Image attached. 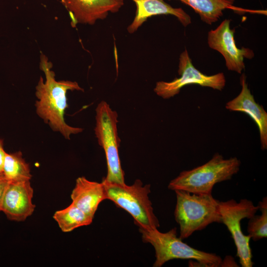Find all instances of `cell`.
I'll return each instance as SVG.
<instances>
[{
    "instance_id": "4fadbf2b",
    "label": "cell",
    "mask_w": 267,
    "mask_h": 267,
    "mask_svg": "<svg viewBox=\"0 0 267 267\" xmlns=\"http://www.w3.org/2000/svg\"><path fill=\"white\" fill-rule=\"evenodd\" d=\"M135 4V15L133 22L127 28L130 34H133L152 16L171 15L186 27L191 23L190 16L181 8H175L164 0H132Z\"/></svg>"
},
{
    "instance_id": "d6986e66",
    "label": "cell",
    "mask_w": 267,
    "mask_h": 267,
    "mask_svg": "<svg viewBox=\"0 0 267 267\" xmlns=\"http://www.w3.org/2000/svg\"><path fill=\"white\" fill-rule=\"evenodd\" d=\"M8 183L2 175L0 176V211H1L3 198Z\"/></svg>"
},
{
    "instance_id": "7c38bea8",
    "label": "cell",
    "mask_w": 267,
    "mask_h": 267,
    "mask_svg": "<svg viewBox=\"0 0 267 267\" xmlns=\"http://www.w3.org/2000/svg\"><path fill=\"white\" fill-rule=\"evenodd\" d=\"M242 87L239 94L227 102L225 108L233 111L244 112L248 115L258 126L260 132L261 149H267V113L262 105L255 101L248 88L246 77L242 74L240 79Z\"/></svg>"
},
{
    "instance_id": "e0dca14e",
    "label": "cell",
    "mask_w": 267,
    "mask_h": 267,
    "mask_svg": "<svg viewBox=\"0 0 267 267\" xmlns=\"http://www.w3.org/2000/svg\"><path fill=\"white\" fill-rule=\"evenodd\" d=\"M2 175L9 182L30 180L32 175L29 165L20 151L6 153Z\"/></svg>"
},
{
    "instance_id": "277c9868",
    "label": "cell",
    "mask_w": 267,
    "mask_h": 267,
    "mask_svg": "<svg viewBox=\"0 0 267 267\" xmlns=\"http://www.w3.org/2000/svg\"><path fill=\"white\" fill-rule=\"evenodd\" d=\"M175 191L177 203L174 216L179 226L180 239L187 238L213 222L221 223L219 201L212 194H196L181 190Z\"/></svg>"
},
{
    "instance_id": "2e32d148",
    "label": "cell",
    "mask_w": 267,
    "mask_h": 267,
    "mask_svg": "<svg viewBox=\"0 0 267 267\" xmlns=\"http://www.w3.org/2000/svg\"><path fill=\"white\" fill-rule=\"evenodd\" d=\"M61 230L68 232L85 225L90 224L93 218L86 214L73 203L66 208L57 211L53 216Z\"/></svg>"
},
{
    "instance_id": "5bb4252c",
    "label": "cell",
    "mask_w": 267,
    "mask_h": 267,
    "mask_svg": "<svg viewBox=\"0 0 267 267\" xmlns=\"http://www.w3.org/2000/svg\"><path fill=\"white\" fill-rule=\"evenodd\" d=\"M71 198L72 203L93 218L99 204L106 199L102 182L90 181L84 177L76 179Z\"/></svg>"
},
{
    "instance_id": "6da1fadb",
    "label": "cell",
    "mask_w": 267,
    "mask_h": 267,
    "mask_svg": "<svg viewBox=\"0 0 267 267\" xmlns=\"http://www.w3.org/2000/svg\"><path fill=\"white\" fill-rule=\"evenodd\" d=\"M40 68L44 73L45 80L44 81L41 77L36 87L37 114L53 131L70 139L72 134H78L83 129L70 126L65 122L67 93L68 90L84 91V89L76 82L56 81L55 73L51 70L52 64L43 53L40 56Z\"/></svg>"
},
{
    "instance_id": "3957f363",
    "label": "cell",
    "mask_w": 267,
    "mask_h": 267,
    "mask_svg": "<svg viewBox=\"0 0 267 267\" xmlns=\"http://www.w3.org/2000/svg\"><path fill=\"white\" fill-rule=\"evenodd\" d=\"M144 242L151 244L155 251L154 267H161L173 259L194 260L201 267H222V259L215 253H208L194 248L183 242L177 236V228L161 232L158 228H139Z\"/></svg>"
},
{
    "instance_id": "8fae6325",
    "label": "cell",
    "mask_w": 267,
    "mask_h": 267,
    "mask_svg": "<svg viewBox=\"0 0 267 267\" xmlns=\"http://www.w3.org/2000/svg\"><path fill=\"white\" fill-rule=\"evenodd\" d=\"M34 190L30 180L9 182L2 204V211L11 221L23 222L34 212Z\"/></svg>"
},
{
    "instance_id": "ffe728a7",
    "label": "cell",
    "mask_w": 267,
    "mask_h": 267,
    "mask_svg": "<svg viewBox=\"0 0 267 267\" xmlns=\"http://www.w3.org/2000/svg\"><path fill=\"white\" fill-rule=\"evenodd\" d=\"M6 152L3 149V141L0 138V176L2 175V168Z\"/></svg>"
},
{
    "instance_id": "30bf717a",
    "label": "cell",
    "mask_w": 267,
    "mask_h": 267,
    "mask_svg": "<svg viewBox=\"0 0 267 267\" xmlns=\"http://www.w3.org/2000/svg\"><path fill=\"white\" fill-rule=\"evenodd\" d=\"M69 12L72 26L93 25L105 19L109 13H116L124 5V0H61Z\"/></svg>"
},
{
    "instance_id": "9c48e42d",
    "label": "cell",
    "mask_w": 267,
    "mask_h": 267,
    "mask_svg": "<svg viewBox=\"0 0 267 267\" xmlns=\"http://www.w3.org/2000/svg\"><path fill=\"white\" fill-rule=\"evenodd\" d=\"M230 20L224 19L215 29L210 30L208 44L210 48L223 56L228 70L241 74L245 68L244 58L252 59L254 53L250 48L237 47L234 36L235 30L230 28Z\"/></svg>"
},
{
    "instance_id": "ac0fdd59",
    "label": "cell",
    "mask_w": 267,
    "mask_h": 267,
    "mask_svg": "<svg viewBox=\"0 0 267 267\" xmlns=\"http://www.w3.org/2000/svg\"><path fill=\"white\" fill-rule=\"evenodd\" d=\"M262 213L249 219L247 231L251 239L257 241L267 236V198L265 197L258 204Z\"/></svg>"
},
{
    "instance_id": "9a60e30c",
    "label": "cell",
    "mask_w": 267,
    "mask_h": 267,
    "mask_svg": "<svg viewBox=\"0 0 267 267\" xmlns=\"http://www.w3.org/2000/svg\"><path fill=\"white\" fill-rule=\"evenodd\" d=\"M190 6L199 14L201 20L209 25L215 23L226 9L242 11L233 6L235 0H178Z\"/></svg>"
},
{
    "instance_id": "8992f818",
    "label": "cell",
    "mask_w": 267,
    "mask_h": 267,
    "mask_svg": "<svg viewBox=\"0 0 267 267\" xmlns=\"http://www.w3.org/2000/svg\"><path fill=\"white\" fill-rule=\"evenodd\" d=\"M95 111V134L104 150L107 166V174L104 178L108 181L124 183V173L119 155L120 140L117 129L118 114L104 101L98 104Z\"/></svg>"
},
{
    "instance_id": "5b68a950",
    "label": "cell",
    "mask_w": 267,
    "mask_h": 267,
    "mask_svg": "<svg viewBox=\"0 0 267 267\" xmlns=\"http://www.w3.org/2000/svg\"><path fill=\"white\" fill-rule=\"evenodd\" d=\"M106 199L128 212L133 218L134 223L139 228L152 229L159 227V222L154 214L148 194L150 185H143L139 179L128 185L108 181L103 178Z\"/></svg>"
},
{
    "instance_id": "7a4b0ae2",
    "label": "cell",
    "mask_w": 267,
    "mask_h": 267,
    "mask_svg": "<svg viewBox=\"0 0 267 267\" xmlns=\"http://www.w3.org/2000/svg\"><path fill=\"white\" fill-rule=\"evenodd\" d=\"M240 164L236 157L224 159L222 155L216 153L205 164L181 172L170 182L168 188L196 194H211L216 183L231 179L238 172Z\"/></svg>"
},
{
    "instance_id": "52a82bcc",
    "label": "cell",
    "mask_w": 267,
    "mask_h": 267,
    "mask_svg": "<svg viewBox=\"0 0 267 267\" xmlns=\"http://www.w3.org/2000/svg\"><path fill=\"white\" fill-rule=\"evenodd\" d=\"M221 223L224 224L230 233L236 248V256L242 267H252L253 265L252 254L250 246L251 238L243 234L241 228V221L250 219L259 210L258 205L247 199L239 202L234 199L219 201Z\"/></svg>"
},
{
    "instance_id": "ba28073f",
    "label": "cell",
    "mask_w": 267,
    "mask_h": 267,
    "mask_svg": "<svg viewBox=\"0 0 267 267\" xmlns=\"http://www.w3.org/2000/svg\"><path fill=\"white\" fill-rule=\"evenodd\" d=\"M178 73L180 77L172 81L157 82L154 89L156 94L163 99H169L178 94L181 89L186 85L195 84L222 90L226 83L223 73L208 76L196 69L186 49L180 55Z\"/></svg>"
}]
</instances>
